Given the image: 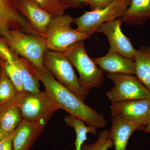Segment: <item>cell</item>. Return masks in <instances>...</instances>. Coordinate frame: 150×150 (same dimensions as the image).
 Returning <instances> with one entry per match:
<instances>
[{"label":"cell","instance_id":"cell-7","mask_svg":"<svg viewBox=\"0 0 150 150\" xmlns=\"http://www.w3.org/2000/svg\"><path fill=\"white\" fill-rule=\"evenodd\" d=\"M131 1V0H114L104 8L86 11L82 15L75 18L74 23L77 26L76 29L91 37L100 25L123 16Z\"/></svg>","mask_w":150,"mask_h":150},{"label":"cell","instance_id":"cell-2","mask_svg":"<svg viewBox=\"0 0 150 150\" xmlns=\"http://www.w3.org/2000/svg\"><path fill=\"white\" fill-rule=\"evenodd\" d=\"M1 35L14 53L29 61L38 71L45 68L43 59L47 49L45 38L15 29H8Z\"/></svg>","mask_w":150,"mask_h":150},{"label":"cell","instance_id":"cell-13","mask_svg":"<svg viewBox=\"0 0 150 150\" xmlns=\"http://www.w3.org/2000/svg\"><path fill=\"white\" fill-rule=\"evenodd\" d=\"M18 9L35 30L45 38L46 28L53 16L41 8L35 0H20Z\"/></svg>","mask_w":150,"mask_h":150},{"label":"cell","instance_id":"cell-1","mask_svg":"<svg viewBox=\"0 0 150 150\" xmlns=\"http://www.w3.org/2000/svg\"><path fill=\"white\" fill-rule=\"evenodd\" d=\"M38 79L45 87V91L60 109L80 118L88 126L96 129L104 128L107 124L102 114L86 105L84 101L57 81L46 68L36 69Z\"/></svg>","mask_w":150,"mask_h":150},{"label":"cell","instance_id":"cell-4","mask_svg":"<svg viewBox=\"0 0 150 150\" xmlns=\"http://www.w3.org/2000/svg\"><path fill=\"white\" fill-rule=\"evenodd\" d=\"M13 101L19 108L23 119L44 125L60 109L45 91L37 93L23 91Z\"/></svg>","mask_w":150,"mask_h":150},{"label":"cell","instance_id":"cell-19","mask_svg":"<svg viewBox=\"0 0 150 150\" xmlns=\"http://www.w3.org/2000/svg\"><path fill=\"white\" fill-rule=\"evenodd\" d=\"M135 76L150 93V47L142 46L137 50L134 59Z\"/></svg>","mask_w":150,"mask_h":150},{"label":"cell","instance_id":"cell-9","mask_svg":"<svg viewBox=\"0 0 150 150\" xmlns=\"http://www.w3.org/2000/svg\"><path fill=\"white\" fill-rule=\"evenodd\" d=\"M110 110L111 116L136 124L141 128L150 121V99L112 102Z\"/></svg>","mask_w":150,"mask_h":150},{"label":"cell","instance_id":"cell-20","mask_svg":"<svg viewBox=\"0 0 150 150\" xmlns=\"http://www.w3.org/2000/svg\"><path fill=\"white\" fill-rule=\"evenodd\" d=\"M64 121L68 126L72 127L76 133L75 150H81L82 146L87 140V134L89 133L96 134V128L86 125L83 121L77 117L71 115H67L64 118Z\"/></svg>","mask_w":150,"mask_h":150},{"label":"cell","instance_id":"cell-29","mask_svg":"<svg viewBox=\"0 0 150 150\" xmlns=\"http://www.w3.org/2000/svg\"><path fill=\"white\" fill-rule=\"evenodd\" d=\"M140 130L150 134V121L146 125L142 127Z\"/></svg>","mask_w":150,"mask_h":150},{"label":"cell","instance_id":"cell-18","mask_svg":"<svg viewBox=\"0 0 150 150\" xmlns=\"http://www.w3.org/2000/svg\"><path fill=\"white\" fill-rule=\"evenodd\" d=\"M22 119L20 110L13 100L0 107V127L6 134L13 133Z\"/></svg>","mask_w":150,"mask_h":150},{"label":"cell","instance_id":"cell-17","mask_svg":"<svg viewBox=\"0 0 150 150\" xmlns=\"http://www.w3.org/2000/svg\"><path fill=\"white\" fill-rule=\"evenodd\" d=\"M21 75L23 91L39 93L40 85L36 75V69L29 61L18 56L15 61Z\"/></svg>","mask_w":150,"mask_h":150},{"label":"cell","instance_id":"cell-16","mask_svg":"<svg viewBox=\"0 0 150 150\" xmlns=\"http://www.w3.org/2000/svg\"><path fill=\"white\" fill-rule=\"evenodd\" d=\"M121 18L123 22L134 25L150 20V0H131V4Z\"/></svg>","mask_w":150,"mask_h":150},{"label":"cell","instance_id":"cell-14","mask_svg":"<svg viewBox=\"0 0 150 150\" xmlns=\"http://www.w3.org/2000/svg\"><path fill=\"white\" fill-rule=\"evenodd\" d=\"M45 125L23 119L13 132V150H29Z\"/></svg>","mask_w":150,"mask_h":150},{"label":"cell","instance_id":"cell-15","mask_svg":"<svg viewBox=\"0 0 150 150\" xmlns=\"http://www.w3.org/2000/svg\"><path fill=\"white\" fill-rule=\"evenodd\" d=\"M141 127L136 124L112 116V125L110 129L115 150H126L131 135Z\"/></svg>","mask_w":150,"mask_h":150},{"label":"cell","instance_id":"cell-23","mask_svg":"<svg viewBox=\"0 0 150 150\" xmlns=\"http://www.w3.org/2000/svg\"><path fill=\"white\" fill-rule=\"evenodd\" d=\"M2 62L6 74L9 79L11 81L15 86L19 92H22L23 91L22 82L21 75L18 67L14 62L0 60Z\"/></svg>","mask_w":150,"mask_h":150},{"label":"cell","instance_id":"cell-5","mask_svg":"<svg viewBox=\"0 0 150 150\" xmlns=\"http://www.w3.org/2000/svg\"><path fill=\"white\" fill-rule=\"evenodd\" d=\"M43 64L58 82L83 101L85 100L89 91L81 86L72 65L64 53L47 49Z\"/></svg>","mask_w":150,"mask_h":150},{"label":"cell","instance_id":"cell-28","mask_svg":"<svg viewBox=\"0 0 150 150\" xmlns=\"http://www.w3.org/2000/svg\"><path fill=\"white\" fill-rule=\"evenodd\" d=\"M13 132L0 141V150H13Z\"/></svg>","mask_w":150,"mask_h":150},{"label":"cell","instance_id":"cell-21","mask_svg":"<svg viewBox=\"0 0 150 150\" xmlns=\"http://www.w3.org/2000/svg\"><path fill=\"white\" fill-rule=\"evenodd\" d=\"M19 93L6 74L2 62L0 61V107L13 100Z\"/></svg>","mask_w":150,"mask_h":150},{"label":"cell","instance_id":"cell-3","mask_svg":"<svg viewBox=\"0 0 150 150\" xmlns=\"http://www.w3.org/2000/svg\"><path fill=\"white\" fill-rule=\"evenodd\" d=\"M79 74L81 86L86 90L98 88L104 81L103 71L89 56L84 40L74 43L64 52Z\"/></svg>","mask_w":150,"mask_h":150},{"label":"cell","instance_id":"cell-27","mask_svg":"<svg viewBox=\"0 0 150 150\" xmlns=\"http://www.w3.org/2000/svg\"><path fill=\"white\" fill-rule=\"evenodd\" d=\"M114 0H88V5L91 11L98 10L104 8L111 4Z\"/></svg>","mask_w":150,"mask_h":150},{"label":"cell","instance_id":"cell-22","mask_svg":"<svg viewBox=\"0 0 150 150\" xmlns=\"http://www.w3.org/2000/svg\"><path fill=\"white\" fill-rule=\"evenodd\" d=\"M114 146L109 130L101 131L96 142L93 144L84 143L81 150H108Z\"/></svg>","mask_w":150,"mask_h":150},{"label":"cell","instance_id":"cell-12","mask_svg":"<svg viewBox=\"0 0 150 150\" xmlns=\"http://www.w3.org/2000/svg\"><path fill=\"white\" fill-rule=\"evenodd\" d=\"M103 71L109 74L135 75L136 67L134 60L109 48L105 56L94 59Z\"/></svg>","mask_w":150,"mask_h":150},{"label":"cell","instance_id":"cell-8","mask_svg":"<svg viewBox=\"0 0 150 150\" xmlns=\"http://www.w3.org/2000/svg\"><path fill=\"white\" fill-rule=\"evenodd\" d=\"M107 76L114 84V86L106 92L111 102L150 99V92L134 75L108 73Z\"/></svg>","mask_w":150,"mask_h":150},{"label":"cell","instance_id":"cell-24","mask_svg":"<svg viewBox=\"0 0 150 150\" xmlns=\"http://www.w3.org/2000/svg\"><path fill=\"white\" fill-rule=\"evenodd\" d=\"M41 8L53 16L65 15V10L62 8L59 0H35Z\"/></svg>","mask_w":150,"mask_h":150},{"label":"cell","instance_id":"cell-25","mask_svg":"<svg viewBox=\"0 0 150 150\" xmlns=\"http://www.w3.org/2000/svg\"><path fill=\"white\" fill-rule=\"evenodd\" d=\"M18 56L14 53L0 37V60L14 62Z\"/></svg>","mask_w":150,"mask_h":150},{"label":"cell","instance_id":"cell-11","mask_svg":"<svg viewBox=\"0 0 150 150\" xmlns=\"http://www.w3.org/2000/svg\"><path fill=\"white\" fill-rule=\"evenodd\" d=\"M123 22L121 17L106 22L100 25L95 33H100L107 36L110 48L125 57L134 60L137 50L131 40L121 30Z\"/></svg>","mask_w":150,"mask_h":150},{"label":"cell","instance_id":"cell-6","mask_svg":"<svg viewBox=\"0 0 150 150\" xmlns=\"http://www.w3.org/2000/svg\"><path fill=\"white\" fill-rule=\"evenodd\" d=\"M74 20L69 15L52 17L46 30L47 49L64 53L74 43L90 38V36L72 28Z\"/></svg>","mask_w":150,"mask_h":150},{"label":"cell","instance_id":"cell-26","mask_svg":"<svg viewBox=\"0 0 150 150\" xmlns=\"http://www.w3.org/2000/svg\"><path fill=\"white\" fill-rule=\"evenodd\" d=\"M60 4L64 10L70 8H83L88 5V0H59Z\"/></svg>","mask_w":150,"mask_h":150},{"label":"cell","instance_id":"cell-30","mask_svg":"<svg viewBox=\"0 0 150 150\" xmlns=\"http://www.w3.org/2000/svg\"><path fill=\"white\" fill-rule=\"evenodd\" d=\"M9 135H10V134H6L4 133L1 129V127H0V141Z\"/></svg>","mask_w":150,"mask_h":150},{"label":"cell","instance_id":"cell-10","mask_svg":"<svg viewBox=\"0 0 150 150\" xmlns=\"http://www.w3.org/2000/svg\"><path fill=\"white\" fill-rule=\"evenodd\" d=\"M20 0H0V35L8 29L40 35L18 9Z\"/></svg>","mask_w":150,"mask_h":150}]
</instances>
